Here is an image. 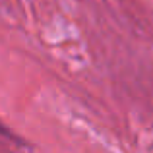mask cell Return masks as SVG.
<instances>
[{
  "label": "cell",
  "instance_id": "obj_1",
  "mask_svg": "<svg viewBox=\"0 0 153 153\" xmlns=\"http://www.w3.org/2000/svg\"><path fill=\"white\" fill-rule=\"evenodd\" d=\"M0 136H4V138H8V140H14V142H22V140H19V138H16V136L12 134V132L8 130V128L4 126L2 122H0Z\"/></svg>",
  "mask_w": 153,
  "mask_h": 153
}]
</instances>
